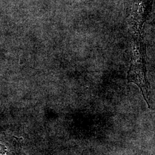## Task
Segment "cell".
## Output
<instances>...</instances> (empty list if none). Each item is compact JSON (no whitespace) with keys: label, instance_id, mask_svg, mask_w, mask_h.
Returning a JSON list of instances; mask_svg holds the SVG:
<instances>
[{"label":"cell","instance_id":"obj_2","mask_svg":"<svg viewBox=\"0 0 155 155\" xmlns=\"http://www.w3.org/2000/svg\"><path fill=\"white\" fill-rule=\"evenodd\" d=\"M153 0H124L127 23L133 34L142 35L144 22L152 11Z\"/></svg>","mask_w":155,"mask_h":155},{"label":"cell","instance_id":"obj_1","mask_svg":"<svg viewBox=\"0 0 155 155\" xmlns=\"http://www.w3.org/2000/svg\"><path fill=\"white\" fill-rule=\"evenodd\" d=\"M132 58L127 72V82L136 84L139 87L148 107L150 84L147 77L146 46L142 35L132 34L131 42Z\"/></svg>","mask_w":155,"mask_h":155}]
</instances>
